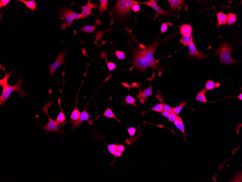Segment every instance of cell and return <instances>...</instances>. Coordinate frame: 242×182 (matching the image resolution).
I'll return each instance as SVG.
<instances>
[{
  "label": "cell",
  "mask_w": 242,
  "mask_h": 182,
  "mask_svg": "<svg viewBox=\"0 0 242 182\" xmlns=\"http://www.w3.org/2000/svg\"><path fill=\"white\" fill-rule=\"evenodd\" d=\"M102 25V23L99 18L95 19V25L94 26H90V25H88L86 23L84 27H82L80 29V31L85 32V33H91L94 32H95L94 30H95L96 25Z\"/></svg>",
  "instance_id": "ac0fdd59"
},
{
  "label": "cell",
  "mask_w": 242,
  "mask_h": 182,
  "mask_svg": "<svg viewBox=\"0 0 242 182\" xmlns=\"http://www.w3.org/2000/svg\"><path fill=\"white\" fill-rule=\"evenodd\" d=\"M86 106L85 109L81 112L79 118L77 120H71L70 121H65L64 122V126L68 124H72L73 126L71 128V130H75L77 128L78 126H81L82 122L84 121H87L89 122V126H91L92 124L93 121L89 120L90 116L88 114L87 110H86Z\"/></svg>",
  "instance_id": "ba28073f"
},
{
  "label": "cell",
  "mask_w": 242,
  "mask_h": 182,
  "mask_svg": "<svg viewBox=\"0 0 242 182\" xmlns=\"http://www.w3.org/2000/svg\"><path fill=\"white\" fill-rule=\"evenodd\" d=\"M169 2V8L171 11L174 14H177V9L179 7H184V0H168Z\"/></svg>",
  "instance_id": "7c38bea8"
},
{
  "label": "cell",
  "mask_w": 242,
  "mask_h": 182,
  "mask_svg": "<svg viewBox=\"0 0 242 182\" xmlns=\"http://www.w3.org/2000/svg\"><path fill=\"white\" fill-rule=\"evenodd\" d=\"M146 100L145 99L143 98H140V103L143 104H144L145 102H146Z\"/></svg>",
  "instance_id": "f6af8a7d"
},
{
  "label": "cell",
  "mask_w": 242,
  "mask_h": 182,
  "mask_svg": "<svg viewBox=\"0 0 242 182\" xmlns=\"http://www.w3.org/2000/svg\"><path fill=\"white\" fill-rule=\"evenodd\" d=\"M188 101V99H186V100L184 102L182 103H180V105L179 106L175 107L172 108L173 111V112L175 114L177 115L180 113L183 107L186 106L188 107V105L187 104L186 102Z\"/></svg>",
  "instance_id": "83f0119b"
},
{
  "label": "cell",
  "mask_w": 242,
  "mask_h": 182,
  "mask_svg": "<svg viewBox=\"0 0 242 182\" xmlns=\"http://www.w3.org/2000/svg\"><path fill=\"white\" fill-rule=\"evenodd\" d=\"M10 0H1L0 1V9L2 7H5L8 4Z\"/></svg>",
  "instance_id": "74e56055"
},
{
  "label": "cell",
  "mask_w": 242,
  "mask_h": 182,
  "mask_svg": "<svg viewBox=\"0 0 242 182\" xmlns=\"http://www.w3.org/2000/svg\"><path fill=\"white\" fill-rule=\"evenodd\" d=\"M58 102L60 106V112L57 116L56 121L58 124V129L61 130L64 126V122H65L66 118L61 106L60 98L58 99Z\"/></svg>",
  "instance_id": "4fadbf2b"
},
{
  "label": "cell",
  "mask_w": 242,
  "mask_h": 182,
  "mask_svg": "<svg viewBox=\"0 0 242 182\" xmlns=\"http://www.w3.org/2000/svg\"><path fill=\"white\" fill-rule=\"evenodd\" d=\"M82 9L81 15L82 19H84L87 17L89 15H92L95 19L96 17H99L100 16H95L91 13V10L97 8L98 6L96 3L93 4L91 3V0L88 1V3L85 6H82L80 7Z\"/></svg>",
  "instance_id": "8fae6325"
},
{
  "label": "cell",
  "mask_w": 242,
  "mask_h": 182,
  "mask_svg": "<svg viewBox=\"0 0 242 182\" xmlns=\"http://www.w3.org/2000/svg\"><path fill=\"white\" fill-rule=\"evenodd\" d=\"M118 144H114L107 145L108 149L110 153L115 156V153L117 149Z\"/></svg>",
  "instance_id": "4dcf8cb0"
},
{
  "label": "cell",
  "mask_w": 242,
  "mask_h": 182,
  "mask_svg": "<svg viewBox=\"0 0 242 182\" xmlns=\"http://www.w3.org/2000/svg\"><path fill=\"white\" fill-rule=\"evenodd\" d=\"M67 53V51L62 50L59 54L57 55L56 62L54 64L49 65V67L50 69L49 75L50 77H52L54 76L56 71L60 67L61 64L66 66V63L65 58L66 56Z\"/></svg>",
  "instance_id": "52a82bcc"
},
{
  "label": "cell",
  "mask_w": 242,
  "mask_h": 182,
  "mask_svg": "<svg viewBox=\"0 0 242 182\" xmlns=\"http://www.w3.org/2000/svg\"><path fill=\"white\" fill-rule=\"evenodd\" d=\"M176 114L173 112L170 113L168 118L169 122H174L175 119H176Z\"/></svg>",
  "instance_id": "8d00e7d4"
},
{
  "label": "cell",
  "mask_w": 242,
  "mask_h": 182,
  "mask_svg": "<svg viewBox=\"0 0 242 182\" xmlns=\"http://www.w3.org/2000/svg\"><path fill=\"white\" fill-rule=\"evenodd\" d=\"M237 20V15L236 14L229 13L227 15V24L231 25L236 22Z\"/></svg>",
  "instance_id": "f546056e"
},
{
  "label": "cell",
  "mask_w": 242,
  "mask_h": 182,
  "mask_svg": "<svg viewBox=\"0 0 242 182\" xmlns=\"http://www.w3.org/2000/svg\"><path fill=\"white\" fill-rule=\"evenodd\" d=\"M106 63H107L108 69L110 71L114 70L116 68V66L114 63L107 62H106Z\"/></svg>",
  "instance_id": "d590c367"
},
{
  "label": "cell",
  "mask_w": 242,
  "mask_h": 182,
  "mask_svg": "<svg viewBox=\"0 0 242 182\" xmlns=\"http://www.w3.org/2000/svg\"><path fill=\"white\" fill-rule=\"evenodd\" d=\"M172 25V24L170 23H163L161 25V33H163L166 31L168 29L169 25Z\"/></svg>",
  "instance_id": "836d02e7"
},
{
  "label": "cell",
  "mask_w": 242,
  "mask_h": 182,
  "mask_svg": "<svg viewBox=\"0 0 242 182\" xmlns=\"http://www.w3.org/2000/svg\"><path fill=\"white\" fill-rule=\"evenodd\" d=\"M219 83H216L213 80H209L206 81L205 84V87L207 90L212 91L215 88H217L220 86Z\"/></svg>",
  "instance_id": "d4e9b609"
},
{
  "label": "cell",
  "mask_w": 242,
  "mask_h": 182,
  "mask_svg": "<svg viewBox=\"0 0 242 182\" xmlns=\"http://www.w3.org/2000/svg\"><path fill=\"white\" fill-rule=\"evenodd\" d=\"M152 95V87L151 84L150 86L148 88L145 89L143 92L140 89L138 93L136 95V96L137 99L143 98L147 101V97L151 96Z\"/></svg>",
  "instance_id": "9a60e30c"
},
{
  "label": "cell",
  "mask_w": 242,
  "mask_h": 182,
  "mask_svg": "<svg viewBox=\"0 0 242 182\" xmlns=\"http://www.w3.org/2000/svg\"><path fill=\"white\" fill-rule=\"evenodd\" d=\"M123 152L117 149V151L115 152V156H117V157H121L123 155Z\"/></svg>",
  "instance_id": "7bdbcfd3"
},
{
  "label": "cell",
  "mask_w": 242,
  "mask_h": 182,
  "mask_svg": "<svg viewBox=\"0 0 242 182\" xmlns=\"http://www.w3.org/2000/svg\"><path fill=\"white\" fill-rule=\"evenodd\" d=\"M237 98L239 99L240 100H242V94L241 93L239 95V96L237 97Z\"/></svg>",
  "instance_id": "bcb514c9"
},
{
  "label": "cell",
  "mask_w": 242,
  "mask_h": 182,
  "mask_svg": "<svg viewBox=\"0 0 242 182\" xmlns=\"http://www.w3.org/2000/svg\"><path fill=\"white\" fill-rule=\"evenodd\" d=\"M71 16L73 20H78L79 19H82V15L81 14H79L77 13L74 12L72 11L71 13Z\"/></svg>",
  "instance_id": "d6a6232c"
},
{
  "label": "cell",
  "mask_w": 242,
  "mask_h": 182,
  "mask_svg": "<svg viewBox=\"0 0 242 182\" xmlns=\"http://www.w3.org/2000/svg\"><path fill=\"white\" fill-rule=\"evenodd\" d=\"M3 69L6 75L4 78L0 80V85L2 87L3 90L2 93L0 96V107H1L6 102L9 98L10 97L11 94L13 92H17L20 94L21 98H23L24 96H29L28 93L23 90L21 88V85L23 84V80L21 79L20 77L18 76V81L17 83L14 86H9L8 84V82L10 76L13 73V71L10 72L8 74L6 72L4 67H1Z\"/></svg>",
  "instance_id": "3957f363"
},
{
  "label": "cell",
  "mask_w": 242,
  "mask_h": 182,
  "mask_svg": "<svg viewBox=\"0 0 242 182\" xmlns=\"http://www.w3.org/2000/svg\"><path fill=\"white\" fill-rule=\"evenodd\" d=\"M121 83L123 85V86L125 87V88L128 89V91H129L132 88L131 85L125 82H121Z\"/></svg>",
  "instance_id": "ab89813d"
},
{
  "label": "cell",
  "mask_w": 242,
  "mask_h": 182,
  "mask_svg": "<svg viewBox=\"0 0 242 182\" xmlns=\"http://www.w3.org/2000/svg\"><path fill=\"white\" fill-rule=\"evenodd\" d=\"M178 34V33L169 34L161 40L157 39L148 47L145 46L138 42L139 47H135L129 38V41L125 45L128 47L127 53L131 58V60H130V64L133 65L136 67L135 72L138 73L144 72L147 71L149 67L152 68L153 70H165L164 67L158 64L160 59L156 60L155 59V51L157 47L163 41L166 40H172Z\"/></svg>",
  "instance_id": "6da1fadb"
},
{
  "label": "cell",
  "mask_w": 242,
  "mask_h": 182,
  "mask_svg": "<svg viewBox=\"0 0 242 182\" xmlns=\"http://www.w3.org/2000/svg\"><path fill=\"white\" fill-rule=\"evenodd\" d=\"M207 91L208 90H207L206 88L203 89L202 90L199 91L196 96L195 100L202 103H211L208 102L207 100L205 97V94L207 92Z\"/></svg>",
  "instance_id": "ffe728a7"
},
{
  "label": "cell",
  "mask_w": 242,
  "mask_h": 182,
  "mask_svg": "<svg viewBox=\"0 0 242 182\" xmlns=\"http://www.w3.org/2000/svg\"><path fill=\"white\" fill-rule=\"evenodd\" d=\"M139 4L132 0H119L114 6L110 9L113 14V21L111 22V26L114 25L121 26V30H123V27L127 28L128 21L132 16V7L133 6Z\"/></svg>",
  "instance_id": "7a4b0ae2"
},
{
  "label": "cell",
  "mask_w": 242,
  "mask_h": 182,
  "mask_svg": "<svg viewBox=\"0 0 242 182\" xmlns=\"http://www.w3.org/2000/svg\"><path fill=\"white\" fill-rule=\"evenodd\" d=\"M155 111V112H158L160 113H161L164 110V107H163V105L161 103H159L156 105L155 106H153L152 108H151V110L148 111L147 112H144L142 111V115L143 116V115H144L145 114V113L148 112L149 111Z\"/></svg>",
  "instance_id": "f1b7e54d"
},
{
  "label": "cell",
  "mask_w": 242,
  "mask_h": 182,
  "mask_svg": "<svg viewBox=\"0 0 242 182\" xmlns=\"http://www.w3.org/2000/svg\"><path fill=\"white\" fill-rule=\"evenodd\" d=\"M98 1L100 2V5L99 7H98V9L99 10L100 14H101L105 11H107L110 14V15H111V22L113 19V14L111 11H109L107 8V6L108 5V0H99Z\"/></svg>",
  "instance_id": "d6986e66"
},
{
  "label": "cell",
  "mask_w": 242,
  "mask_h": 182,
  "mask_svg": "<svg viewBox=\"0 0 242 182\" xmlns=\"http://www.w3.org/2000/svg\"><path fill=\"white\" fill-rule=\"evenodd\" d=\"M142 4L146 5L150 7L153 10L158 13L160 15L164 16L167 18H169L173 16V15L168 11L164 10L158 6L157 3V1L154 0H150V1L143 2H139V4Z\"/></svg>",
  "instance_id": "9c48e42d"
},
{
  "label": "cell",
  "mask_w": 242,
  "mask_h": 182,
  "mask_svg": "<svg viewBox=\"0 0 242 182\" xmlns=\"http://www.w3.org/2000/svg\"><path fill=\"white\" fill-rule=\"evenodd\" d=\"M125 103H124L123 104H122V105L124 106L127 105H130L137 107L136 105L135 104V99L132 96H131L130 95H129V94L125 98Z\"/></svg>",
  "instance_id": "4316f807"
},
{
  "label": "cell",
  "mask_w": 242,
  "mask_h": 182,
  "mask_svg": "<svg viewBox=\"0 0 242 182\" xmlns=\"http://www.w3.org/2000/svg\"><path fill=\"white\" fill-rule=\"evenodd\" d=\"M128 133L131 137H132V136L135 135L136 131V128L133 127H130L127 129Z\"/></svg>",
  "instance_id": "e575fe53"
},
{
  "label": "cell",
  "mask_w": 242,
  "mask_h": 182,
  "mask_svg": "<svg viewBox=\"0 0 242 182\" xmlns=\"http://www.w3.org/2000/svg\"><path fill=\"white\" fill-rule=\"evenodd\" d=\"M180 32L182 36L192 35L193 32V28L189 24H183L180 27Z\"/></svg>",
  "instance_id": "5bb4252c"
},
{
  "label": "cell",
  "mask_w": 242,
  "mask_h": 182,
  "mask_svg": "<svg viewBox=\"0 0 242 182\" xmlns=\"http://www.w3.org/2000/svg\"><path fill=\"white\" fill-rule=\"evenodd\" d=\"M115 54L116 56H117V59H119V60H123V59L127 58L125 56V53L121 51H118L116 49Z\"/></svg>",
  "instance_id": "1f68e13d"
},
{
  "label": "cell",
  "mask_w": 242,
  "mask_h": 182,
  "mask_svg": "<svg viewBox=\"0 0 242 182\" xmlns=\"http://www.w3.org/2000/svg\"><path fill=\"white\" fill-rule=\"evenodd\" d=\"M79 91L80 90H79L78 93V94L77 97H76V103L75 108L74 110H73V111L71 114V115L69 117V118H71V119L72 120H76L78 119L79 118H80V114H81V112H80L79 110L77 108L78 98Z\"/></svg>",
  "instance_id": "603a6c76"
},
{
  "label": "cell",
  "mask_w": 242,
  "mask_h": 182,
  "mask_svg": "<svg viewBox=\"0 0 242 182\" xmlns=\"http://www.w3.org/2000/svg\"><path fill=\"white\" fill-rule=\"evenodd\" d=\"M52 98L50 102H48L45 104V105L42 108V110L44 113L48 115L49 118L48 122L44 126H41V129L46 130V133L48 134L51 132H54L57 133L64 134V130H60L58 128V124L56 121L53 120L50 117L48 114V109L50 106H52L54 100Z\"/></svg>",
  "instance_id": "5b68a950"
},
{
  "label": "cell",
  "mask_w": 242,
  "mask_h": 182,
  "mask_svg": "<svg viewBox=\"0 0 242 182\" xmlns=\"http://www.w3.org/2000/svg\"><path fill=\"white\" fill-rule=\"evenodd\" d=\"M125 146L123 145H121V144H120V145H118L117 147V150H119V151H121V152H123L125 151Z\"/></svg>",
  "instance_id": "b9f144b4"
},
{
  "label": "cell",
  "mask_w": 242,
  "mask_h": 182,
  "mask_svg": "<svg viewBox=\"0 0 242 182\" xmlns=\"http://www.w3.org/2000/svg\"><path fill=\"white\" fill-rule=\"evenodd\" d=\"M139 5V4H137L133 6L132 7V10L135 13L137 12L140 10V7Z\"/></svg>",
  "instance_id": "f35d334b"
},
{
  "label": "cell",
  "mask_w": 242,
  "mask_h": 182,
  "mask_svg": "<svg viewBox=\"0 0 242 182\" xmlns=\"http://www.w3.org/2000/svg\"><path fill=\"white\" fill-rule=\"evenodd\" d=\"M188 47L189 52L188 56L190 58L196 57L199 60H201L207 59L210 56V55L204 54L203 51L200 52L196 48L193 42L191 43Z\"/></svg>",
  "instance_id": "30bf717a"
},
{
  "label": "cell",
  "mask_w": 242,
  "mask_h": 182,
  "mask_svg": "<svg viewBox=\"0 0 242 182\" xmlns=\"http://www.w3.org/2000/svg\"><path fill=\"white\" fill-rule=\"evenodd\" d=\"M72 11L71 7L63 8L60 13L59 16L62 20L63 22L60 28L62 30H65L67 28H72V24L73 20L71 16V13Z\"/></svg>",
  "instance_id": "8992f818"
},
{
  "label": "cell",
  "mask_w": 242,
  "mask_h": 182,
  "mask_svg": "<svg viewBox=\"0 0 242 182\" xmlns=\"http://www.w3.org/2000/svg\"><path fill=\"white\" fill-rule=\"evenodd\" d=\"M17 1L22 2L27 6L28 9H31V10L35 11L36 10L37 6L35 0L29 1H25L24 0H17Z\"/></svg>",
  "instance_id": "484cf974"
},
{
  "label": "cell",
  "mask_w": 242,
  "mask_h": 182,
  "mask_svg": "<svg viewBox=\"0 0 242 182\" xmlns=\"http://www.w3.org/2000/svg\"><path fill=\"white\" fill-rule=\"evenodd\" d=\"M216 16L218 19V22L216 23V27H219L222 25H227V15L223 12L216 13Z\"/></svg>",
  "instance_id": "2e32d148"
},
{
  "label": "cell",
  "mask_w": 242,
  "mask_h": 182,
  "mask_svg": "<svg viewBox=\"0 0 242 182\" xmlns=\"http://www.w3.org/2000/svg\"><path fill=\"white\" fill-rule=\"evenodd\" d=\"M233 51L232 45L227 41L222 43L217 49L220 55L219 58L220 62L223 64L227 65L240 62V61H235L232 58L231 54Z\"/></svg>",
  "instance_id": "277c9868"
},
{
  "label": "cell",
  "mask_w": 242,
  "mask_h": 182,
  "mask_svg": "<svg viewBox=\"0 0 242 182\" xmlns=\"http://www.w3.org/2000/svg\"><path fill=\"white\" fill-rule=\"evenodd\" d=\"M175 126L180 130L182 132L183 134V138L184 140L187 141V139L185 137V129L183 121L180 117L177 115L174 121Z\"/></svg>",
  "instance_id": "e0dca14e"
},
{
  "label": "cell",
  "mask_w": 242,
  "mask_h": 182,
  "mask_svg": "<svg viewBox=\"0 0 242 182\" xmlns=\"http://www.w3.org/2000/svg\"><path fill=\"white\" fill-rule=\"evenodd\" d=\"M156 98L157 100L160 101L161 103L163 105V107H164V110H166V111L170 113L173 112L172 107L167 104L164 102L162 95L161 94L160 91L159 90H158V94L156 95Z\"/></svg>",
  "instance_id": "44dd1931"
},
{
  "label": "cell",
  "mask_w": 242,
  "mask_h": 182,
  "mask_svg": "<svg viewBox=\"0 0 242 182\" xmlns=\"http://www.w3.org/2000/svg\"><path fill=\"white\" fill-rule=\"evenodd\" d=\"M194 37L192 35H188L185 36H182L181 37L180 43L184 46L188 47L191 43L193 42Z\"/></svg>",
  "instance_id": "7402d4cb"
},
{
  "label": "cell",
  "mask_w": 242,
  "mask_h": 182,
  "mask_svg": "<svg viewBox=\"0 0 242 182\" xmlns=\"http://www.w3.org/2000/svg\"><path fill=\"white\" fill-rule=\"evenodd\" d=\"M102 116H105L106 117L108 118H114V119L118 121L121 124V122L118 119L117 117H116L113 112L112 111L110 108L108 107L107 108V109L106 110L105 112H104V113L103 114H102V115H98L97 118H96V119L95 120H97L98 118H99V117Z\"/></svg>",
  "instance_id": "cb8c5ba5"
},
{
  "label": "cell",
  "mask_w": 242,
  "mask_h": 182,
  "mask_svg": "<svg viewBox=\"0 0 242 182\" xmlns=\"http://www.w3.org/2000/svg\"><path fill=\"white\" fill-rule=\"evenodd\" d=\"M132 88H135L136 87L137 88H138L140 87V86H139V84L137 83L136 82H133L131 85Z\"/></svg>",
  "instance_id": "ee69618b"
},
{
  "label": "cell",
  "mask_w": 242,
  "mask_h": 182,
  "mask_svg": "<svg viewBox=\"0 0 242 182\" xmlns=\"http://www.w3.org/2000/svg\"><path fill=\"white\" fill-rule=\"evenodd\" d=\"M162 113V115L163 116H164V117L166 118H168L169 117V115H170V113L166 111V110H163V111L161 113Z\"/></svg>",
  "instance_id": "60d3db41"
}]
</instances>
